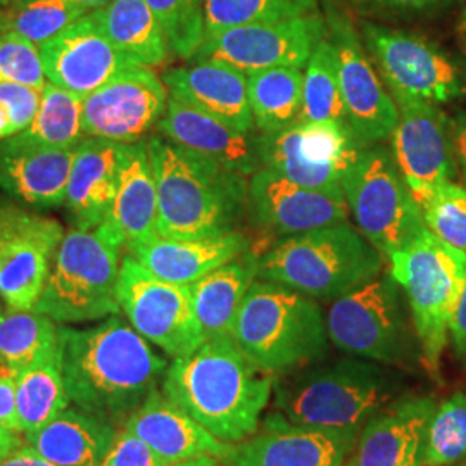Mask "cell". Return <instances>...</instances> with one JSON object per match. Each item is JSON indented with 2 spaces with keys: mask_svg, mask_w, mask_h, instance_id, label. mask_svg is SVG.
I'll return each mask as SVG.
<instances>
[{
  "mask_svg": "<svg viewBox=\"0 0 466 466\" xmlns=\"http://www.w3.org/2000/svg\"><path fill=\"white\" fill-rule=\"evenodd\" d=\"M59 335L69 400L111 423L130 417L157 389L169 367L116 315L82 330L61 325Z\"/></svg>",
  "mask_w": 466,
  "mask_h": 466,
  "instance_id": "obj_1",
  "label": "cell"
},
{
  "mask_svg": "<svg viewBox=\"0 0 466 466\" xmlns=\"http://www.w3.org/2000/svg\"><path fill=\"white\" fill-rule=\"evenodd\" d=\"M161 392L217 439L238 444L259 431L275 375L252 363L232 337H218L173 360Z\"/></svg>",
  "mask_w": 466,
  "mask_h": 466,
  "instance_id": "obj_2",
  "label": "cell"
},
{
  "mask_svg": "<svg viewBox=\"0 0 466 466\" xmlns=\"http://www.w3.org/2000/svg\"><path fill=\"white\" fill-rule=\"evenodd\" d=\"M146 142L157 188V233L196 240L235 232L248 208L249 180L163 135Z\"/></svg>",
  "mask_w": 466,
  "mask_h": 466,
  "instance_id": "obj_3",
  "label": "cell"
},
{
  "mask_svg": "<svg viewBox=\"0 0 466 466\" xmlns=\"http://www.w3.org/2000/svg\"><path fill=\"white\" fill-rule=\"evenodd\" d=\"M400 382L390 368L361 358L308 368L275 385V408L289 421L321 429L361 431L396 402Z\"/></svg>",
  "mask_w": 466,
  "mask_h": 466,
  "instance_id": "obj_4",
  "label": "cell"
},
{
  "mask_svg": "<svg viewBox=\"0 0 466 466\" xmlns=\"http://www.w3.org/2000/svg\"><path fill=\"white\" fill-rule=\"evenodd\" d=\"M232 339L252 363L273 375L317 361L330 340L317 300L261 279L240 304Z\"/></svg>",
  "mask_w": 466,
  "mask_h": 466,
  "instance_id": "obj_5",
  "label": "cell"
},
{
  "mask_svg": "<svg viewBox=\"0 0 466 466\" xmlns=\"http://www.w3.org/2000/svg\"><path fill=\"white\" fill-rule=\"evenodd\" d=\"M383 256L348 221L285 237L258 263V279L313 299H339L382 273Z\"/></svg>",
  "mask_w": 466,
  "mask_h": 466,
  "instance_id": "obj_6",
  "label": "cell"
},
{
  "mask_svg": "<svg viewBox=\"0 0 466 466\" xmlns=\"http://www.w3.org/2000/svg\"><path fill=\"white\" fill-rule=\"evenodd\" d=\"M390 275L406 294L421 361L437 375L450 339L451 318L465 282L466 252L425 230L389 258Z\"/></svg>",
  "mask_w": 466,
  "mask_h": 466,
  "instance_id": "obj_7",
  "label": "cell"
},
{
  "mask_svg": "<svg viewBox=\"0 0 466 466\" xmlns=\"http://www.w3.org/2000/svg\"><path fill=\"white\" fill-rule=\"evenodd\" d=\"M119 252L121 248L97 228H71L54 256L49 280L35 311L63 325L119 315Z\"/></svg>",
  "mask_w": 466,
  "mask_h": 466,
  "instance_id": "obj_8",
  "label": "cell"
},
{
  "mask_svg": "<svg viewBox=\"0 0 466 466\" xmlns=\"http://www.w3.org/2000/svg\"><path fill=\"white\" fill-rule=\"evenodd\" d=\"M342 190L358 230L387 259L427 230L394 156L383 147L360 152Z\"/></svg>",
  "mask_w": 466,
  "mask_h": 466,
  "instance_id": "obj_9",
  "label": "cell"
},
{
  "mask_svg": "<svg viewBox=\"0 0 466 466\" xmlns=\"http://www.w3.org/2000/svg\"><path fill=\"white\" fill-rule=\"evenodd\" d=\"M327 330L335 348L385 367L402 365L411 354L400 285L390 273L333 300Z\"/></svg>",
  "mask_w": 466,
  "mask_h": 466,
  "instance_id": "obj_10",
  "label": "cell"
},
{
  "mask_svg": "<svg viewBox=\"0 0 466 466\" xmlns=\"http://www.w3.org/2000/svg\"><path fill=\"white\" fill-rule=\"evenodd\" d=\"M116 296L121 313L135 330L173 360L188 356L204 344L190 285L161 280L132 256H125Z\"/></svg>",
  "mask_w": 466,
  "mask_h": 466,
  "instance_id": "obj_11",
  "label": "cell"
},
{
  "mask_svg": "<svg viewBox=\"0 0 466 466\" xmlns=\"http://www.w3.org/2000/svg\"><path fill=\"white\" fill-rule=\"evenodd\" d=\"M363 40L396 104H442L461 96L458 66L429 40L382 25H363Z\"/></svg>",
  "mask_w": 466,
  "mask_h": 466,
  "instance_id": "obj_12",
  "label": "cell"
},
{
  "mask_svg": "<svg viewBox=\"0 0 466 466\" xmlns=\"http://www.w3.org/2000/svg\"><path fill=\"white\" fill-rule=\"evenodd\" d=\"M363 149L350 127L337 121H298L280 132L259 135L261 167L321 190L342 188L344 175Z\"/></svg>",
  "mask_w": 466,
  "mask_h": 466,
  "instance_id": "obj_13",
  "label": "cell"
},
{
  "mask_svg": "<svg viewBox=\"0 0 466 466\" xmlns=\"http://www.w3.org/2000/svg\"><path fill=\"white\" fill-rule=\"evenodd\" d=\"M327 36V21L309 16L252 23L206 35L194 61H217L249 76L275 67H306Z\"/></svg>",
  "mask_w": 466,
  "mask_h": 466,
  "instance_id": "obj_14",
  "label": "cell"
},
{
  "mask_svg": "<svg viewBox=\"0 0 466 466\" xmlns=\"http://www.w3.org/2000/svg\"><path fill=\"white\" fill-rule=\"evenodd\" d=\"M65 235L57 219L0 202V299L7 308L35 309Z\"/></svg>",
  "mask_w": 466,
  "mask_h": 466,
  "instance_id": "obj_15",
  "label": "cell"
},
{
  "mask_svg": "<svg viewBox=\"0 0 466 466\" xmlns=\"http://www.w3.org/2000/svg\"><path fill=\"white\" fill-rule=\"evenodd\" d=\"M325 21L327 36L335 50L339 85L350 132L365 147L390 138L400 121V107L387 94L352 21L332 5L327 9Z\"/></svg>",
  "mask_w": 466,
  "mask_h": 466,
  "instance_id": "obj_16",
  "label": "cell"
},
{
  "mask_svg": "<svg viewBox=\"0 0 466 466\" xmlns=\"http://www.w3.org/2000/svg\"><path fill=\"white\" fill-rule=\"evenodd\" d=\"M167 99V85L150 67H130L82 99L85 137L140 142L165 116Z\"/></svg>",
  "mask_w": 466,
  "mask_h": 466,
  "instance_id": "obj_17",
  "label": "cell"
},
{
  "mask_svg": "<svg viewBox=\"0 0 466 466\" xmlns=\"http://www.w3.org/2000/svg\"><path fill=\"white\" fill-rule=\"evenodd\" d=\"M360 432L300 425L277 411L265 418L252 437L233 444L227 465L344 466Z\"/></svg>",
  "mask_w": 466,
  "mask_h": 466,
  "instance_id": "obj_18",
  "label": "cell"
},
{
  "mask_svg": "<svg viewBox=\"0 0 466 466\" xmlns=\"http://www.w3.org/2000/svg\"><path fill=\"white\" fill-rule=\"evenodd\" d=\"M400 121L392 132V156L418 206L454 175L451 125L446 115L429 102L400 104Z\"/></svg>",
  "mask_w": 466,
  "mask_h": 466,
  "instance_id": "obj_19",
  "label": "cell"
},
{
  "mask_svg": "<svg viewBox=\"0 0 466 466\" xmlns=\"http://www.w3.org/2000/svg\"><path fill=\"white\" fill-rule=\"evenodd\" d=\"M40 56L47 82L80 97L109 84L127 69L142 66L117 49L92 13L40 46Z\"/></svg>",
  "mask_w": 466,
  "mask_h": 466,
  "instance_id": "obj_20",
  "label": "cell"
},
{
  "mask_svg": "<svg viewBox=\"0 0 466 466\" xmlns=\"http://www.w3.org/2000/svg\"><path fill=\"white\" fill-rule=\"evenodd\" d=\"M248 206L265 230L280 237L348 221L350 213L342 188L304 187L268 167H259L250 177Z\"/></svg>",
  "mask_w": 466,
  "mask_h": 466,
  "instance_id": "obj_21",
  "label": "cell"
},
{
  "mask_svg": "<svg viewBox=\"0 0 466 466\" xmlns=\"http://www.w3.org/2000/svg\"><path fill=\"white\" fill-rule=\"evenodd\" d=\"M157 130L167 140L209 157L246 178L261 167L259 135L238 130L184 100L169 96L167 113L157 123Z\"/></svg>",
  "mask_w": 466,
  "mask_h": 466,
  "instance_id": "obj_22",
  "label": "cell"
},
{
  "mask_svg": "<svg viewBox=\"0 0 466 466\" xmlns=\"http://www.w3.org/2000/svg\"><path fill=\"white\" fill-rule=\"evenodd\" d=\"M123 425V429L144 441L163 465L200 456H215L227 463L233 451V444L208 432L157 389L150 392L149 398Z\"/></svg>",
  "mask_w": 466,
  "mask_h": 466,
  "instance_id": "obj_23",
  "label": "cell"
},
{
  "mask_svg": "<svg viewBox=\"0 0 466 466\" xmlns=\"http://www.w3.org/2000/svg\"><path fill=\"white\" fill-rule=\"evenodd\" d=\"M157 188L147 142L119 146L117 190L107 218L97 227L121 249L157 233Z\"/></svg>",
  "mask_w": 466,
  "mask_h": 466,
  "instance_id": "obj_24",
  "label": "cell"
},
{
  "mask_svg": "<svg viewBox=\"0 0 466 466\" xmlns=\"http://www.w3.org/2000/svg\"><path fill=\"white\" fill-rule=\"evenodd\" d=\"M128 256L161 280L192 285L249 250V238L240 232L211 238H169L154 233L127 246Z\"/></svg>",
  "mask_w": 466,
  "mask_h": 466,
  "instance_id": "obj_25",
  "label": "cell"
},
{
  "mask_svg": "<svg viewBox=\"0 0 466 466\" xmlns=\"http://www.w3.org/2000/svg\"><path fill=\"white\" fill-rule=\"evenodd\" d=\"M432 398L398 400L361 429L350 466H420L427 423L435 410Z\"/></svg>",
  "mask_w": 466,
  "mask_h": 466,
  "instance_id": "obj_26",
  "label": "cell"
},
{
  "mask_svg": "<svg viewBox=\"0 0 466 466\" xmlns=\"http://www.w3.org/2000/svg\"><path fill=\"white\" fill-rule=\"evenodd\" d=\"M163 82L171 97L184 100L238 130H254L248 76L235 67L217 61H194V65L167 71Z\"/></svg>",
  "mask_w": 466,
  "mask_h": 466,
  "instance_id": "obj_27",
  "label": "cell"
},
{
  "mask_svg": "<svg viewBox=\"0 0 466 466\" xmlns=\"http://www.w3.org/2000/svg\"><path fill=\"white\" fill-rule=\"evenodd\" d=\"M75 149H38L0 140V190L35 208H61Z\"/></svg>",
  "mask_w": 466,
  "mask_h": 466,
  "instance_id": "obj_28",
  "label": "cell"
},
{
  "mask_svg": "<svg viewBox=\"0 0 466 466\" xmlns=\"http://www.w3.org/2000/svg\"><path fill=\"white\" fill-rule=\"evenodd\" d=\"M119 146L113 140L85 137L75 149L65 208L73 228L96 230L116 198Z\"/></svg>",
  "mask_w": 466,
  "mask_h": 466,
  "instance_id": "obj_29",
  "label": "cell"
},
{
  "mask_svg": "<svg viewBox=\"0 0 466 466\" xmlns=\"http://www.w3.org/2000/svg\"><path fill=\"white\" fill-rule=\"evenodd\" d=\"M115 433L111 421L67 408L42 429L25 433V439L54 466H97Z\"/></svg>",
  "mask_w": 466,
  "mask_h": 466,
  "instance_id": "obj_30",
  "label": "cell"
},
{
  "mask_svg": "<svg viewBox=\"0 0 466 466\" xmlns=\"http://www.w3.org/2000/svg\"><path fill=\"white\" fill-rule=\"evenodd\" d=\"M259 259L244 252L190 285L196 317L206 339L232 337L240 304L256 282Z\"/></svg>",
  "mask_w": 466,
  "mask_h": 466,
  "instance_id": "obj_31",
  "label": "cell"
},
{
  "mask_svg": "<svg viewBox=\"0 0 466 466\" xmlns=\"http://www.w3.org/2000/svg\"><path fill=\"white\" fill-rule=\"evenodd\" d=\"M92 15L117 49L142 66H159L167 61V36L146 0H113Z\"/></svg>",
  "mask_w": 466,
  "mask_h": 466,
  "instance_id": "obj_32",
  "label": "cell"
},
{
  "mask_svg": "<svg viewBox=\"0 0 466 466\" xmlns=\"http://www.w3.org/2000/svg\"><path fill=\"white\" fill-rule=\"evenodd\" d=\"M59 342L17 373V410L25 433L35 432L69 408Z\"/></svg>",
  "mask_w": 466,
  "mask_h": 466,
  "instance_id": "obj_33",
  "label": "cell"
},
{
  "mask_svg": "<svg viewBox=\"0 0 466 466\" xmlns=\"http://www.w3.org/2000/svg\"><path fill=\"white\" fill-rule=\"evenodd\" d=\"M302 82L300 67H275L248 76L254 127L261 134L280 132L299 121Z\"/></svg>",
  "mask_w": 466,
  "mask_h": 466,
  "instance_id": "obj_34",
  "label": "cell"
},
{
  "mask_svg": "<svg viewBox=\"0 0 466 466\" xmlns=\"http://www.w3.org/2000/svg\"><path fill=\"white\" fill-rule=\"evenodd\" d=\"M80 96L47 82L34 121L11 137L17 146L38 149H73L85 138Z\"/></svg>",
  "mask_w": 466,
  "mask_h": 466,
  "instance_id": "obj_35",
  "label": "cell"
},
{
  "mask_svg": "<svg viewBox=\"0 0 466 466\" xmlns=\"http://www.w3.org/2000/svg\"><path fill=\"white\" fill-rule=\"evenodd\" d=\"M59 327L54 319L35 309H2L0 368L19 373L30 367L59 342Z\"/></svg>",
  "mask_w": 466,
  "mask_h": 466,
  "instance_id": "obj_36",
  "label": "cell"
},
{
  "mask_svg": "<svg viewBox=\"0 0 466 466\" xmlns=\"http://www.w3.org/2000/svg\"><path fill=\"white\" fill-rule=\"evenodd\" d=\"M299 121H337L348 125L335 50L329 36L318 44L306 65Z\"/></svg>",
  "mask_w": 466,
  "mask_h": 466,
  "instance_id": "obj_37",
  "label": "cell"
},
{
  "mask_svg": "<svg viewBox=\"0 0 466 466\" xmlns=\"http://www.w3.org/2000/svg\"><path fill=\"white\" fill-rule=\"evenodd\" d=\"M88 13L67 0H17L0 9V35L16 34L40 47Z\"/></svg>",
  "mask_w": 466,
  "mask_h": 466,
  "instance_id": "obj_38",
  "label": "cell"
},
{
  "mask_svg": "<svg viewBox=\"0 0 466 466\" xmlns=\"http://www.w3.org/2000/svg\"><path fill=\"white\" fill-rule=\"evenodd\" d=\"M317 0H206V35L233 26L317 15Z\"/></svg>",
  "mask_w": 466,
  "mask_h": 466,
  "instance_id": "obj_39",
  "label": "cell"
},
{
  "mask_svg": "<svg viewBox=\"0 0 466 466\" xmlns=\"http://www.w3.org/2000/svg\"><path fill=\"white\" fill-rule=\"evenodd\" d=\"M466 458V394L454 392L435 406L427 423L420 466H446Z\"/></svg>",
  "mask_w": 466,
  "mask_h": 466,
  "instance_id": "obj_40",
  "label": "cell"
},
{
  "mask_svg": "<svg viewBox=\"0 0 466 466\" xmlns=\"http://www.w3.org/2000/svg\"><path fill=\"white\" fill-rule=\"evenodd\" d=\"M157 17L169 52L190 61L206 38V0H146Z\"/></svg>",
  "mask_w": 466,
  "mask_h": 466,
  "instance_id": "obj_41",
  "label": "cell"
},
{
  "mask_svg": "<svg viewBox=\"0 0 466 466\" xmlns=\"http://www.w3.org/2000/svg\"><path fill=\"white\" fill-rule=\"evenodd\" d=\"M429 232L466 252V188L446 182L420 206Z\"/></svg>",
  "mask_w": 466,
  "mask_h": 466,
  "instance_id": "obj_42",
  "label": "cell"
},
{
  "mask_svg": "<svg viewBox=\"0 0 466 466\" xmlns=\"http://www.w3.org/2000/svg\"><path fill=\"white\" fill-rule=\"evenodd\" d=\"M0 84H16L44 90L47 84L40 47L16 34L0 35Z\"/></svg>",
  "mask_w": 466,
  "mask_h": 466,
  "instance_id": "obj_43",
  "label": "cell"
},
{
  "mask_svg": "<svg viewBox=\"0 0 466 466\" xmlns=\"http://www.w3.org/2000/svg\"><path fill=\"white\" fill-rule=\"evenodd\" d=\"M42 90L16 84H0V140L21 134L34 121Z\"/></svg>",
  "mask_w": 466,
  "mask_h": 466,
  "instance_id": "obj_44",
  "label": "cell"
},
{
  "mask_svg": "<svg viewBox=\"0 0 466 466\" xmlns=\"http://www.w3.org/2000/svg\"><path fill=\"white\" fill-rule=\"evenodd\" d=\"M97 466H165L137 435L121 429Z\"/></svg>",
  "mask_w": 466,
  "mask_h": 466,
  "instance_id": "obj_45",
  "label": "cell"
},
{
  "mask_svg": "<svg viewBox=\"0 0 466 466\" xmlns=\"http://www.w3.org/2000/svg\"><path fill=\"white\" fill-rule=\"evenodd\" d=\"M0 423L13 432L25 435L17 410V373L0 368Z\"/></svg>",
  "mask_w": 466,
  "mask_h": 466,
  "instance_id": "obj_46",
  "label": "cell"
},
{
  "mask_svg": "<svg viewBox=\"0 0 466 466\" xmlns=\"http://www.w3.org/2000/svg\"><path fill=\"white\" fill-rule=\"evenodd\" d=\"M360 5L373 11L392 15H421L441 7L448 0H356Z\"/></svg>",
  "mask_w": 466,
  "mask_h": 466,
  "instance_id": "obj_47",
  "label": "cell"
},
{
  "mask_svg": "<svg viewBox=\"0 0 466 466\" xmlns=\"http://www.w3.org/2000/svg\"><path fill=\"white\" fill-rule=\"evenodd\" d=\"M450 337L456 354L466 360V275L454 313L451 318Z\"/></svg>",
  "mask_w": 466,
  "mask_h": 466,
  "instance_id": "obj_48",
  "label": "cell"
},
{
  "mask_svg": "<svg viewBox=\"0 0 466 466\" xmlns=\"http://www.w3.org/2000/svg\"><path fill=\"white\" fill-rule=\"evenodd\" d=\"M451 138H452V152L454 161L461 169L466 180V113L458 115L451 125Z\"/></svg>",
  "mask_w": 466,
  "mask_h": 466,
  "instance_id": "obj_49",
  "label": "cell"
},
{
  "mask_svg": "<svg viewBox=\"0 0 466 466\" xmlns=\"http://www.w3.org/2000/svg\"><path fill=\"white\" fill-rule=\"evenodd\" d=\"M0 466H54L46 458H42L30 444H23L13 454L0 460Z\"/></svg>",
  "mask_w": 466,
  "mask_h": 466,
  "instance_id": "obj_50",
  "label": "cell"
},
{
  "mask_svg": "<svg viewBox=\"0 0 466 466\" xmlns=\"http://www.w3.org/2000/svg\"><path fill=\"white\" fill-rule=\"evenodd\" d=\"M25 444L21 433L13 432L0 423V460L13 454Z\"/></svg>",
  "mask_w": 466,
  "mask_h": 466,
  "instance_id": "obj_51",
  "label": "cell"
},
{
  "mask_svg": "<svg viewBox=\"0 0 466 466\" xmlns=\"http://www.w3.org/2000/svg\"><path fill=\"white\" fill-rule=\"evenodd\" d=\"M223 461H219L215 456H200V458H192L185 461H177L165 466H221Z\"/></svg>",
  "mask_w": 466,
  "mask_h": 466,
  "instance_id": "obj_52",
  "label": "cell"
},
{
  "mask_svg": "<svg viewBox=\"0 0 466 466\" xmlns=\"http://www.w3.org/2000/svg\"><path fill=\"white\" fill-rule=\"evenodd\" d=\"M67 2H73V4H76V5H82L86 11L92 13V11H97V9L106 7V5L111 4L113 0H67Z\"/></svg>",
  "mask_w": 466,
  "mask_h": 466,
  "instance_id": "obj_53",
  "label": "cell"
},
{
  "mask_svg": "<svg viewBox=\"0 0 466 466\" xmlns=\"http://www.w3.org/2000/svg\"><path fill=\"white\" fill-rule=\"evenodd\" d=\"M458 36H460V42H461L466 54V9L460 17V23H458Z\"/></svg>",
  "mask_w": 466,
  "mask_h": 466,
  "instance_id": "obj_54",
  "label": "cell"
},
{
  "mask_svg": "<svg viewBox=\"0 0 466 466\" xmlns=\"http://www.w3.org/2000/svg\"><path fill=\"white\" fill-rule=\"evenodd\" d=\"M15 2H17V0H0V7H9V5H13Z\"/></svg>",
  "mask_w": 466,
  "mask_h": 466,
  "instance_id": "obj_55",
  "label": "cell"
},
{
  "mask_svg": "<svg viewBox=\"0 0 466 466\" xmlns=\"http://www.w3.org/2000/svg\"><path fill=\"white\" fill-rule=\"evenodd\" d=\"M446 466H466V458L465 460H461V461H456V463H452V465Z\"/></svg>",
  "mask_w": 466,
  "mask_h": 466,
  "instance_id": "obj_56",
  "label": "cell"
},
{
  "mask_svg": "<svg viewBox=\"0 0 466 466\" xmlns=\"http://www.w3.org/2000/svg\"><path fill=\"white\" fill-rule=\"evenodd\" d=\"M344 466H350V463H348V465H344Z\"/></svg>",
  "mask_w": 466,
  "mask_h": 466,
  "instance_id": "obj_57",
  "label": "cell"
},
{
  "mask_svg": "<svg viewBox=\"0 0 466 466\" xmlns=\"http://www.w3.org/2000/svg\"><path fill=\"white\" fill-rule=\"evenodd\" d=\"M0 311H2V308H0Z\"/></svg>",
  "mask_w": 466,
  "mask_h": 466,
  "instance_id": "obj_58",
  "label": "cell"
}]
</instances>
